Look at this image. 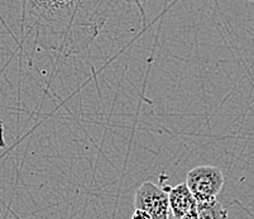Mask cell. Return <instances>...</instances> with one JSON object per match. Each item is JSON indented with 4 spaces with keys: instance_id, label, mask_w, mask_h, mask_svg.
Wrapping results in <instances>:
<instances>
[{
    "instance_id": "4",
    "label": "cell",
    "mask_w": 254,
    "mask_h": 219,
    "mask_svg": "<svg viewBox=\"0 0 254 219\" xmlns=\"http://www.w3.org/2000/svg\"><path fill=\"white\" fill-rule=\"evenodd\" d=\"M168 204L173 219H181L186 213L196 207V200L191 191L187 188L186 183L171 186L168 191Z\"/></svg>"
},
{
    "instance_id": "8",
    "label": "cell",
    "mask_w": 254,
    "mask_h": 219,
    "mask_svg": "<svg viewBox=\"0 0 254 219\" xmlns=\"http://www.w3.org/2000/svg\"><path fill=\"white\" fill-rule=\"evenodd\" d=\"M181 219H198V216H197V211H196V207L193 209H191L189 213L185 214L184 217H182Z\"/></svg>"
},
{
    "instance_id": "9",
    "label": "cell",
    "mask_w": 254,
    "mask_h": 219,
    "mask_svg": "<svg viewBox=\"0 0 254 219\" xmlns=\"http://www.w3.org/2000/svg\"><path fill=\"white\" fill-rule=\"evenodd\" d=\"M3 133H4V126H3V123H0V146L5 147V142H4Z\"/></svg>"
},
{
    "instance_id": "2",
    "label": "cell",
    "mask_w": 254,
    "mask_h": 219,
    "mask_svg": "<svg viewBox=\"0 0 254 219\" xmlns=\"http://www.w3.org/2000/svg\"><path fill=\"white\" fill-rule=\"evenodd\" d=\"M224 181V174L219 167L202 165L196 166L187 172L185 183L196 202H206L218 198Z\"/></svg>"
},
{
    "instance_id": "1",
    "label": "cell",
    "mask_w": 254,
    "mask_h": 219,
    "mask_svg": "<svg viewBox=\"0 0 254 219\" xmlns=\"http://www.w3.org/2000/svg\"><path fill=\"white\" fill-rule=\"evenodd\" d=\"M104 0H27V11L38 28L61 37V50L76 51L78 34L87 43L99 33V13Z\"/></svg>"
},
{
    "instance_id": "6",
    "label": "cell",
    "mask_w": 254,
    "mask_h": 219,
    "mask_svg": "<svg viewBox=\"0 0 254 219\" xmlns=\"http://www.w3.org/2000/svg\"><path fill=\"white\" fill-rule=\"evenodd\" d=\"M124 3L131 4V5H135L138 8L140 13V17H142L143 24L145 25V5L148 4V1L151 0H123Z\"/></svg>"
},
{
    "instance_id": "10",
    "label": "cell",
    "mask_w": 254,
    "mask_h": 219,
    "mask_svg": "<svg viewBox=\"0 0 254 219\" xmlns=\"http://www.w3.org/2000/svg\"><path fill=\"white\" fill-rule=\"evenodd\" d=\"M248 1H254V0H248Z\"/></svg>"
},
{
    "instance_id": "7",
    "label": "cell",
    "mask_w": 254,
    "mask_h": 219,
    "mask_svg": "<svg viewBox=\"0 0 254 219\" xmlns=\"http://www.w3.org/2000/svg\"><path fill=\"white\" fill-rule=\"evenodd\" d=\"M131 219H152V217L149 216L147 212L140 211V209H135L133 216H131Z\"/></svg>"
},
{
    "instance_id": "5",
    "label": "cell",
    "mask_w": 254,
    "mask_h": 219,
    "mask_svg": "<svg viewBox=\"0 0 254 219\" xmlns=\"http://www.w3.org/2000/svg\"><path fill=\"white\" fill-rule=\"evenodd\" d=\"M198 219H228V211L218 199L196 202Z\"/></svg>"
},
{
    "instance_id": "3",
    "label": "cell",
    "mask_w": 254,
    "mask_h": 219,
    "mask_svg": "<svg viewBox=\"0 0 254 219\" xmlns=\"http://www.w3.org/2000/svg\"><path fill=\"white\" fill-rule=\"evenodd\" d=\"M156 185L152 181H144L135 190L134 208L144 211L152 217V219H168L170 204H168V191L171 186Z\"/></svg>"
}]
</instances>
